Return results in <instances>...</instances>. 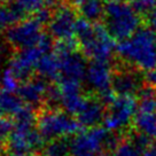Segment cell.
Segmentation results:
<instances>
[{
  "instance_id": "obj_1",
  "label": "cell",
  "mask_w": 156,
  "mask_h": 156,
  "mask_svg": "<svg viewBox=\"0 0 156 156\" xmlns=\"http://www.w3.org/2000/svg\"><path fill=\"white\" fill-rule=\"evenodd\" d=\"M116 53L132 67L151 71L156 68V34L151 28H139L130 38L119 41Z\"/></svg>"
},
{
  "instance_id": "obj_2",
  "label": "cell",
  "mask_w": 156,
  "mask_h": 156,
  "mask_svg": "<svg viewBox=\"0 0 156 156\" xmlns=\"http://www.w3.org/2000/svg\"><path fill=\"white\" fill-rule=\"evenodd\" d=\"M76 34L79 46L86 58L93 61L109 62L114 51H116L115 40L106 25L92 23L84 17L77 19Z\"/></svg>"
},
{
  "instance_id": "obj_3",
  "label": "cell",
  "mask_w": 156,
  "mask_h": 156,
  "mask_svg": "<svg viewBox=\"0 0 156 156\" xmlns=\"http://www.w3.org/2000/svg\"><path fill=\"white\" fill-rule=\"evenodd\" d=\"M103 19L108 31L119 41L136 34L141 23L139 13L127 2H107Z\"/></svg>"
},
{
  "instance_id": "obj_4",
  "label": "cell",
  "mask_w": 156,
  "mask_h": 156,
  "mask_svg": "<svg viewBox=\"0 0 156 156\" xmlns=\"http://www.w3.org/2000/svg\"><path fill=\"white\" fill-rule=\"evenodd\" d=\"M118 136L106 127H90L78 132L69 141L71 156H98L105 149H115L119 144Z\"/></svg>"
},
{
  "instance_id": "obj_5",
  "label": "cell",
  "mask_w": 156,
  "mask_h": 156,
  "mask_svg": "<svg viewBox=\"0 0 156 156\" xmlns=\"http://www.w3.org/2000/svg\"><path fill=\"white\" fill-rule=\"evenodd\" d=\"M38 131L44 139L56 140L77 134L79 123L73 118L71 114L58 109L43 112L37 119Z\"/></svg>"
},
{
  "instance_id": "obj_6",
  "label": "cell",
  "mask_w": 156,
  "mask_h": 156,
  "mask_svg": "<svg viewBox=\"0 0 156 156\" xmlns=\"http://www.w3.org/2000/svg\"><path fill=\"white\" fill-rule=\"evenodd\" d=\"M138 101L131 95H118L108 106L103 125L110 132H117L126 129L136 117Z\"/></svg>"
},
{
  "instance_id": "obj_7",
  "label": "cell",
  "mask_w": 156,
  "mask_h": 156,
  "mask_svg": "<svg viewBox=\"0 0 156 156\" xmlns=\"http://www.w3.org/2000/svg\"><path fill=\"white\" fill-rule=\"evenodd\" d=\"M85 80L88 87L97 93L99 99L105 105L109 106L115 99V92L112 91V73L108 62L93 61L87 67Z\"/></svg>"
},
{
  "instance_id": "obj_8",
  "label": "cell",
  "mask_w": 156,
  "mask_h": 156,
  "mask_svg": "<svg viewBox=\"0 0 156 156\" xmlns=\"http://www.w3.org/2000/svg\"><path fill=\"white\" fill-rule=\"evenodd\" d=\"M43 24L37 20H23L17 24L9 27L5 32L7 43L17 49H24L37 46L43 36Z\"/></svg>"
},
{
  "instance_id": "obj_9",
  "label": "cell",
  "mask_w": 156,
  "mask_h": 156,
  "mask_svg": "<svg viewBox=\"0 0 156 156\" xmlns=\"http://www.w3.org/2000/svg\"><path fill=\"white\" fill-rule=\"evenodd\" d=\"M36 124L14 123V129L8 136V151L31 155L43 146L44 138L34 129Z\"/></svg>"
},
{
  "instance_id": "obj_10",
  "label": "cell",
  "mask_w": 156,
  "mask_h": 156,
  "mask_svg": "<svg viewBox=\"0 0 156 156\" xmlns=\"http://www.w3.org/2000/svg\"><path fill=\"white\" fill-rule=\"evenodd\" d=\"M76 22L77 17L73 6L69 4L60 5L48 23V30L52 38L56 40L73 38L76 34Z\"/></svg>"
},
{
  "instance_id": "obj_11",
  "label": "cell",
  "mask_w": 156,
  "mask_h": 156,
  "mask_svg": "<svg viewBox=\"0 0 156 156\" xmlns=\"http://www.w3.org/2000/svg\"><path fill=\"white\" fill-rule=\"evenodd\" d=\"M44 54L38 46L20 49L19 53H16L10 60L9 69L19 80L25 82L30 79L34 69H37L39 61Z\"/></svg>"
},
{
  "instance_id": "obj_12",
  "label": "cell",
  "mask_w": 156,
  "mask_h": 156,
  "mask_svg": "<svg viewBox=\"0 0 156 156\" xmlns=\"http://www.w3.org/2000/svg\"><path fill=\"white\" fill-rule=\"evenodd\" d=\"M56 87L58 92V105L64 108V112L76 115L86 99L82 94L80 82L58 78Z\"/></svg>"
},
{
  "instance_id": "obj_13",
  "label": "cell",
  "mask_w": 156,
  "mask_h": 156,
  "mask_svg": "<svg viewBox=\"0 0 156 156\" xmlns=\"http://www.w3.org/2000/svg\"><path fill=\"white\" fill-rule=\"evenodd\" d=\"M144 86L140 75L134 69H118L112 73V91L118 95H131L138 94Z\"/></svg>"
},
{
  "instance_id": "obj_14",
  "label": "cell",
  "mask_w": 156,
  "mask_h": 156,
  "mask_svg": "<svg viewBox=\"0 0 156 156\" xmlns=\"http://www.w3.org/2000/svg\"><path fill=\"white\" fill-rule=\"evenodd\" d=\"M48 90L43 78H30L20 85L16 93L28 106L34 108L40 106L47 99Z\"/></svg>"
},
{
  "instance_id": "obj_15",
  "label": "cell",
  "mask_w": 156,
  "mask_h": 156,
  "mask_svg": "<svg viewBox=\"0 0 156 156\" xmlns=\"http://www.w3.org/2000/svg\"><path fill=\"white\" fill-rule=\"evenodd\" d=\"M105 106L99 98H86L82 108L76 114L79 125L85 129L98 126V124L105 119Z\"/></svg>"
},
{
  "instance_id": "obj_16",
  "label": "cell",
  "mask_w": 156,
  "mask_h": 156,
  "mask_svg": "<svg viewBox=\"0 0 156 156\" xmlns=\"http://www.w3.org/2000/svg\"><path fill=\"white\" fill-rule=\"evenodd\" d=\"M58 56L60 58V62H61L60 78L76 80V82H82L83 79H85L87 67L85 63L84 54L73 52V53L58 55Z\"/></svg>"
},
{
  "instance_id": "obj_17",
  "label": "cell",
  "mask_w": 156,
  "mask_h": 156,
  "mask_svg": "<svg viewBox=\"0 0 156 156\" xmlns=\"http://www.w3.org/2000/svg\"><path fill=\"white\" fill-rule=\"evenodd\" d=\"M37 71L41 77L51 79V80H58L61 75L60 58L55 53L44 54L37 66Z\"/></svg>"
},
{
  "instance_id": "obj_18",
  "label": "cell",
  "mask_w": 156,
  "mask_h": 156,
  "mask_svg": "<svg viewBox=\"0 0 156 156\" xmlns=\"http://www.w3.org/2000/svg\"><path fill=\"white\" fill-rule=\"evenodd\" d=\"M25 106L23 100L17 93L8 92L5 90L0 91V115L1 116L15 117Z\"/></svg>"
},
{
  "instance_id": "obj_19",
  "label": "cell",
  "mask_w": 156,
  "mask_h": 156,
  "mask_svg": "<svg viewBox=\"0 0 156 156\" xmlns=\"http://www.w3.org/2000/svg\"><path fill=\"white\" fill-rule=\"evenodd\" d=\"M133 124L138 132L156 139V112L136 110Z\"/></svg>"
},
{
  "instance_id": "obj_20",
  "label": "cell",
  "mask_w": 156,
  "mask_h": 156,
  "mask_svg": "<svg viewBox=\"0 0 156 156\" xmlns=\"http://www.w3.org/2000/svg\"><path fill=\"white\" fill-rule=\"evenodd\" d=\"M25 13L15 2L10 5L0 4V30L22 21Z\"/></svg>"
},
{
  "instance_id": "obj_21",
  "label": "cell",
  "mask_w": 156,
  "mask_h": 156,
  "mask_svg": "<svg viewBox=\"0 0 156 156\" xmlns=\"http://www.w3.org/2000/svg\"><path fill=\"white\" fill-rule=\"evenodd\" d=\"M78 10L82 17L95 23L105 15V6L102 5L101 0H84Z\"/></svg>"
},
{
  "instance_id": "obj_22",
  "label": "cell",
  "mask_w": 156,
  "mask_h": 156,
  "mask_svg": "<svg viewBox=\"0 0 156 156\" xmlns=\"http://www.w3.org/2000/svg\"><path fill=\"white\" fill-rule=\"evenodd\" d=\"M110 156H144V151L134 146L130 139H122Z\"/></svg>"
},
{
  "instance_id": "obj_23",
  "label": "cell",
  "mask_w": 156,
  "mask_h": 156,
  "mask_svg": "<svg viewBox=\"0 0 156 156\" xmlns=\"http://www.w3.org/2000/svg\"><path fill=\"white\" fill-rule=\"evenodd\" d=\"M15 4L25 14H36L38 10L46 7L47 4H52V0H15Z\"/></svg>"
},
{
  "instance_id": "obj_24",
  "label": "cell",
  "mask_w": 156,
  "mask_h": 156,
  "mask_svg": "<svg viewBox=\"0 0 156 156\" xmlns=\"http://www.w3.org/2000/svg\"><path fill=\"white\" fill-rule=\"evenodd\" d=\"M45 153L52 156H67L70 153L69 141H67L66 139L52 140V142L46 147Z\"/></svg>"
},
{
  "instance_id": "obj_25",
  "label": "cell",
  "mask_w": 156,
  "mask_h": 156,
  "mask_svg": "<svg viewBox=\"0 0 156 156\" xmlns=\"http://www.w3.org/2000/svg\"><path fill=\"white\" fill-rule=\"evenodd\" d=\"M1 85H2V90L8 91V92L16 93L19 90V79L15 77V75L12 73L9 68H7L2 73V79H1Z\"/></svg>"
},
{
  "instance_id": "obj_26",
  "label": "cell",
  "mask_w": 156,
  "mask_h": 156,
  "mask_svg": "<svg viewBox=\"0 0 156 156\" xmlns=\"http://www.w3.org/2000/svg\"><path fill=\"white\" fill-rule=\"evenodd\" d=\"M132 6L139 14L147 15L156 8V0H132Z\"/></svg>"
},
{
  "instance_id": "obj_27",
  "label": "cell",
  "mask_w": 156,
  "mask_h": 156,
  "mask_svg": "<svg viewBox=\"0 0 156 156\" xmlns=\"http://www.w3.org/2000/svg\"><path fill=\"white\" fill-rule=\"evenodd\" d=\"M14 129V123H12L5 116L0 115V139H6L10 136V133Z\"/></svg>"
},
{
  "instance_id": "obj_28",
  "label": "cell",
  "mask_w": 156,
  "mask_h": 156,
  "mask_svg": "<svg viewBox=\"0 0 156 156\" xmlns=\"http://www.w3.org/2000/svg\"><path fill=\"white\" fill-rule=\"evenodd\" d=\"M53 14L54 12H52L48 7H44V8H41V9L38 10L34 14V19L37 20L39 23H41V24L44 25L51 22V20L53 17Z\"/></svg>"
},
{
  "instance_id": "obj_29",
  "label": "cell",
  "mask_w": 156,
  "mask_h": 156,
  "mask_svg": "<svg viewBox=\"0 0 156 156\" xmlns=\"http://www.w3.org/2000/svg\"><path fill=\"white\" fill-rule=\"evenodd\" d=\"M37 46H38L39 48L41 49V51L46 54L49 49L53 47L52 36H48V34H43V36H41V38H40V40H39V43H38V45H37Z\"/></svg>"
},
{
  "instance_id": "obj_30",
  "label": "cell",
  "mask_w": 156,
  "mask_h": 156,
  "mask_svg": "<svg viewBox=\"0 0 156 156\" xmlns=\"http://www.w3.org/2000/svg\"><path fill=\"white\" fill-rule=\"evenodd\" d=\"M147 24L148 28H151L154 32L156 34V8H154L153 10H151L147 14Z\"/></svg>"
},
{
  "instance_id": "obj_31",
  "label": "cell",
  "mask_w": 156,
  "mask_h": 156,
  "mask_svg": "<svg viewBox=\"0 0 156 156\" xmlns=\"http://www.w3.org/2000/svg\"><path fill=\"white\" fill-rule=\"evenodd\" d=\"M145 79H146V84L156 88V68L151 71H147Z\"/></svg>"
},
{
  "instance_id": "obj_32",
  "label": "cell",
  "mask_w": 156,
  "mask_h": 156,
  "mask_svg": "<svg viewBox=\"0 0 156 156\" xmlns=\"http://www.w3.org/2000/svg\"><path fill=\"white\" fill-rule=\"evenodd\" d=\"M144 156H156V141H151L144 151Z\"/></svg>"
},
{
  "instance_id": "obj_33",
  "label": "cell",
  "mask_w": 156,
  "mask_h": 156,
  "mask_svg": "<svg viewBox=\"0 0 156 156\" xmlns=\"http://www.w3.org/2000/svg\"><path fill=\"white\" fill-rule=\"evenodd\" d=\"M8 53V49L6 47L5 45L0 44V63L4 61V58H6V55Z\"/></svg>"
},
{
  "instance_id": "obj_34",
  "label": "cell",
  "mask_w": 156,
  "mask_h": 156,
  "mask_svg": "<svg viewBox=\"0 0 156 156\" xmlns=\"http://www.w3.org/2000/svg\"><path fill=\"white\" fill-rule=\"evenodd\" d=\"M108 2H127V1H132V0H106Z\"/></svg>"
},
{
  "instance_id": "obj_35",
  "label": "cell",
  "mask_w": 156,
  "mask_h": 156,
  "mask_svg": "<svg viewBox=\"0 0 156 156\" xmlns=\"http://www.w3.org/2000/svg\"><path fill=\"white\" fill-rule=\"evenodd\" d=\"M9 156H30L28 154H21V153H9Z\"/></svg>"
},
{
  "instance_id": "obj_36",
  "label": "cell",
  "mask_w": 156,
  "mask_h": 156,
  "mask_svg": "<svg viewBox=\"0 0 156 156\" xmlns=\"http://www.w3.org/2000/svg\"><path fill=\"white\" fill-rule=\"evenodd\" d=\"M40 156H52V155H48V154H46V153H44L43 155H40Z\"/></svg>"
},
{
  "instance_id": "obj_37",
  "label": "cell",
  "mask_w": 156,
  "mask_h": 156,
  "mask_svg": "<svg viewBox=\"0 0 156 156\" xmlns=\"http://www.w3.org/2000/svg\"><path fill=\"white\" fill-rule=\"evenodd\" d=\"M1 79H2V75L0 73V84H1Z\"/></svg>"
},
{
  "instance_id": "obj_38",
  "label": "cell",
  "mask_w": 156,
  "mask_h": 156,
  "mask_svg": "<svg viewBox=\"0 0 156 156\" xmlns=\"http://www.w3.org/2000/svg\"><path fill=\"white\" fill-rule=\"evenodd\" d=\"M5 1H7V0H0V4H2V2H5Z\"/></svg>"
},
{
  "instance_id": "obj_39",
  "label": "cell",
  "mask_w": 156,
  "mask_h": 156,
  "mask_svg": "<svg viewBox=\"0 0 156 156\" xmlns=\"http://www.w3.org/2000/svg\"><path fill=\"white\" fill-rule=\"evenodd\" d=\"M0 151H1V139H0Z\"/></svg>"
}]
</instances>
